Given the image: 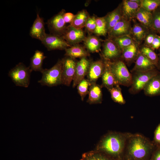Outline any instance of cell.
I'll return each mask as SVG.
<instances>
[{
    "instance_id": "6da1fadb",
    "label": "cell",
    "mask_w": 160,
    "mask_h": 160,
    "mask_svg": "<svg viewBox=\"0 0 160 160\" xmlns=\"http://www.w3.org/2000/svg\"><path fill=\"white\" fill-rule=\"evenodd\" d=\"M129 132L111 131L101 138L95 150L113 160H123Z\"/></svg>"
},
{
    "instance_id": "7a4b0ae2",
    "label": "cell",
    "mask_w": 160,
    "mask_h": 160,
    "mask_svg": "<svg viewBox=\"0 0 160 160\" xmlns=\"http://www.w3.org/2000/svg\"><path fill=\"white\" fill-rule=\"evenodd\" d=\"M156 148L152 141L143 135L131 133L127 141L123 160H150Z\"/></svg>"
},
{
    "instance_id": "3957f363",
    "label": "cell",
    "mask_w": 160,
    "mask_h": 160,
    "mask_svg": "<svg viewBox=\"0 0 160 160\" xmlns=\"http://www.w3.org/2000/svg\"><path fill=\"white\" fill-rule=\"evenodd\" d=\"M62 59H59L57 63L49 69H43L41 72V79L38 82L43 86L49 87L62 84Z\"/></svg>"
},
{
    "instance_id": "277c9868",
    "label": "cell",
    "mask_w": 160,
    "mask_h": 160,
    "mask_svg": "<svg viewBox=\"0 0 160 160\" xmlns=\"http://www.w3.org/2000/svg\"><path fill=\"white\" fill-rule=\"evenodd\" d=\"M106 60L117 84L128 87L130 86L132 75L123 61L119 60L113 61Z\"/></svg>"
},
{
    "instance_id": "5b68a950",
    "label": "cell",
    "mask_w": 160,
    "mask_h": 160,
    "mask_svg": "<svg viewBox=\"0 0 160 160\" xmlns=\"http://www.w3.org/2000/svg\"><path fill=\"white\" fill-rule=\"evenodd\" d=\"M32 71L29 67L19 63L9 71L8 76L16 86L27 88L30 84Z\"/></svg>"
},
{
    "instance_id": "8992f818",
    "label": "cell",
    "mask_w": 160,
    "mask_h": 160,
    "mask_svg": "<svg viewBox=\"0 0 160 160\" xmlns=\"http://www.w3.org/2000/svg\"><path fill=\"white\" fill-rule=\"evenodd\" d=\"M133 73L132 84L129 91L131 94H134L143 89L149 80L160 72L156 68L147 71Z\"/></svg>"
},
{
    "instance_id": "52a82bcc",
    "label": "cell",
    "mask_w": 160,
    "mask_h": 160,
    "mask_svg": "<svg viewBox=\"0 0 160 160\" xmlns=\"http://www.w3.org/2000/svg\"><path fill=\"white\" fill-rule=\"evenodd\" d=\"M62 59V84L69 86L74 78L77 62L75 59L67 56Z\"/></svg>"
},
{
    "instance_id": "ba28073f",
    "label": "cell",
    "mask_w": 160,
    "mask_h": 160,
    "mask_svg": "<svg viewBox=\"0 0 160 160\" xmlns=\"http://www.w3.org/2000/svg\"><path fill=\"white\" fill-rule=\"evenodd\" d=\"M41 41L48 51L65 50L71 46L63 36L51 33L47 34Z\"/></svg>"
},
{
    "instance_id": "9c48e42d",
    "label": "cell",
    "mask_w": 160,
    "mask_h": 160,
    "mask_svg": "<svg viewBox=\"0 0 160 160\" xmlns=\"http://www.w3.org/2000/svg\"><path fill=\"white\" fill-rule=\"evenodd\" d=\"M65 12L62 9L48 20L47 24L51 33L63 36L67 28L63 17Z\"/></svg>"
},
{
    "instance_id": "30bf717a",
    "label": "cell",
    "mask_w": 160,
    "mask_h": 160,
    "mask_svg": "<svg viewBox=\"0 0 160 160\" xmlns=\"http://www.w3.org/2000/svg\"><path fill=\"white\" fill-rule=\"evenodd\" d=\"M102 54L104 59L113 61L121 57V52L112 40L108 39L103 43Z\"/></svg>"
},
{
    "instance_id": "8fae6325",
    "label": "cell",
    "mask_w": 160,
    "mask_h": 160,
    "mask_svg": "<svg viewBox=\"0 0 160 160\" xmlns=\"http://www.w3.org/2000/svg\"><path fill=\"white\" fill-rule=\"evenodd\" d=\"M92 61L87 57L81 58L77 62L75 72L73 83V87H75L87 76Z\"/></svg>"
},
{
    "instance_id": "7c38bea8",
    "label": "cell",
    "mask_w": 160,
    "mask_h": 160,
    "mask_svg": "<svg viewBox=\"0 0 160 160\" xmlns=\"http://www.w3.org/2000/svg\"><path fill=\"white\" fill-rule=\"evenodd\" d=\"M130 21L122 17L121 20L108 33L109 39H112L117 37L132 34Z\"/></svg>"
},
{
    "instance_id": "4fadbf2b",
    "label": "cell",
    "mask_w": 160,
    "mask_h": 160,
    "mask_svg": "<svg viewBox=\"0 0 160 160\" xmlns=\"http://www.w3.org/2000/svg\"><path fill=\"white\" fill-rule=\"evenodd\" d=\"M63 36L71 46L84 41L86 38L82 29H77L70 25L67 27Z\"/></svg>"
},
{
    "instance_id": "5bb4252c",
    "label": "cell",
    "mask_w": 160,
    "mask_h": 160,
    "mask_svg": "<svg viewBox=\"0 0 160 160\" xmlns=\"http://www.w3.org/2000/svg\"><path fill=\"white\" fill-rule=\"evenodd\" d=\"M105 67V63L103 59L92 62L87 75V79L91 84L96 83L98 79L102 76Z\"/></svg>"
},
{
    "instance_id": "9a60e30c",
    "label": "cell",
    "mask_w": 160,
    "mask_h": 160,
    "mask_svg": "<svg viewBox=\"0 0 160 160\" xmlns=\"http://www.w3.org/2000/svg\"><path fill=\"white\" fill-rule=\"evenodd\" d=\"M119 6L122 17L130 21L135 18L137 12L141 7L140 3L132 0H123Z\"/></svg>"
},
{
    "instance_id": "2e32d148",
    "label": "cell",
    "mask_w": 160,
    "mask_h": 160,
    "mask_svg": "<svg viewBox=\"0 0 160 160\" xmlns=\"http://www.w3.org/2000/svg\"><path fill=\"white\" fill-rule=\"evenodd\" d=\"M44 23L42 17H40L37 13L36 17L31 27L30 31V35L33 38L41 41L45 37Z\"/></svg>"
},
{
    "instance_id": "e0dca14e",
    "label": "cell",
    "mask_w": 160,
    "mask_h": 160,
    "mask_svg": "<svg viewBox=\"0 0 160 160\" xmlns=\"http://www.w3.org/2000/svg\"><path fill=\"white\" fill-rule=\"evenodd\" d=\"M138 44L135 41L122 50L121 57L127 63L130 64L135 61L140 52Z\"/></svg>"
},
{
    "instance_id": "ac0fdd59",
    "label": "cell",
    "mask_w": 160,
    "mask_h": 160,
    "mask_svg": "<svg viewBox=\"0 0 160 160\" xmlns=\"http://www.w3.org/2000/svg\"><path fill=\"white\" fill-rule=\"evenodd\" d=\"M156 68V66L140 52L135 60V65L131 71L132 73L145 72Z\"/></svg>"
},
{
    "instance_id": "d6986e66",
    "label": "cell",
    "mask_w": 160,
    "mask_h": 160,
    "mask_svg": "<svg viewBox=\"0 0 160 160\" xmlns=\"http://www.w3.org/2000/svg\"><path fill=\"white\" fill-rule=\"evenodd\" d=\"M143 90L146 96L153 97L160 95V73L153 77Z\"/></svg>"
},
{
    "instance_id": "ffe728a7",
    "label": "cell",
    "mask_w": 160,
    "mask_h": 160,
    "mask_svg": "<svg viewBox=\"0 0 160 160\" xmlns=\"http://www.w3.org/2000/svg\"><path fill=\"white\" fill-rule=\"evenodd\" d=\"M104 60L105 63V67L101 76L102 84L101 86L102 87H103L106 88L109 91L114 86L118 84L107 61Z\"/></svg>"
},
{
    "instance_id": "44dd1931",
    "label": "cell",
    "mask_w": 160,
    "mask_h": 160,
    "mask_svg": "<svg viewBox=\"0 0 160 160\" xmlns=\"http://www.w3.org/2000/svg\"><path fill=\"white\" fill-rule=\"evenodd\" d=\"M102 87L96 83L91 84L89 90V96L87 102L90 104L102 103L103 94Z\"/></svg>"
},
{
    "instance_id": "7402d4cb",
    "label": "cell",
    "mask_w": 160,
    "mask_h": 160,
    "mask_svg": "<svg viewBox=\"0 0 160 160\" xmlns=\"http://www.w3.org/2000/svg\"><path fill=\"white\" fill-rule=\"evenodd\" d=\"M65 56L75 59L87 57L90 56L89 52L85 48L78 44L71 46L65 50Z\"/></svg>"
},
{
    "instance_id": "603a6c76",
    "label": "cell",
    "mask_w": 160,
    "mask_h": 160,
    "mask_svg": "<svg viewBox=\"0 0 160 160\" xmlns=\"http://www.w3.org/2000/svg\"><path fill=\"white\" fill-rule=\"evenodd\" d=\"M108 33L122 17L120 6L108 13L105 17Z\"/></svg>"
},
{
    "instance_id": "cb8c5ba5",
    "label": "cell",
    "mask_w": 160,
    "mask_h": 160,
    "mask_svg": "<svg viewBox=\"0 0 160 160\" xmlns=\"http://www.w3.org/2000/svg\"><path fill=\"white\" fill-rule=\"evenodd\" d=\"M46 57L42 52L36 50L30 59L29 67L32 71L41 72L43 69L42 67L43 61Z\"/></svg>"
},
{
    "instance_id": "d4e9b609",
    "label": "cell",
    "mask_w": 160,
    "mask_h": 160,
    "mask_svg": "<svg viewBox=\"0 0 160 160\" xmlns=\"http://www.w3.org/2000/svg\"><path fill=\"white\" fill-rule=\"evenodd\" d=\"M135 18L140 23L149 29H151L152 12L147 11L140 7L137 12Z\"/></svg>"
},
{
    "instance_id": "484cf974",
    "label": "cell",
    "mask_w": 160,
    "mask_h": 160,
    "mask_svg": "<svg viewBox=\"0 0 160 160\" xmlns=\"http://www.w3.org/2000/svg\"><path fill=\"white\" fill-rule=\"evenodd\" d=\"M89 16L87 10L83 9L80 11L75 15L73 20L69 25L77 29H82L85 26Z\"/></svg>"
},
{
    "instance_id": "4316f807",
    "label": "cell",
    "mask_w": 160,
    "mask_h": 160,
    "mask_svg": "<svg viewBox=\"0 0 160 160\" xmlns=\"http://www.w3.org/2000/svg\"><path fill=\"white\" fill-rule=\"evenodd\" d=\"M148 30L140 23H135L132 28V34L135 41L139 44L141 42L148 34Z\"/></svg>"
},
{
    "instance_id": "83f0119b",
    "label": "cell",
    "mask_w": 160,
    "mask_h": 160,
    "mask_svg": "<svg viewBox=\"0 0 160 160\" xmlns=\"http://www.w3.org/2000/svg\"><path fill=\"white\" fill-rule=\"evenodd\" d=\"M84 41L85 47L89 52H97L100 50L101 42L96 37L89 36L86 37Z\"/></svg>"
},
{
    "instance_id": "f1b7e54d",
    "label": "cell",
    "mask_w": 160,
    "mask_h": 160,
    "mask_svg": "<svg viewBox=\"0 0 160 160\" xmlns=\"http://www.w3.org/2000/svg\"><path fill=\"white\" fill-rule=\"evenodd\" d=\"M140 52L145 57L157 68L158 62V56L151 47L144 46L140 50Z\"/></svg>"
},
{
    "instance_id": "f546056e",
    "label": "cell",
    "mask_w": 160,
    "mask_h": 160,
    "mask_svg": "<svg viewBox=\"0 0 160 160\" xmlns=\"http://www.w3.org/2000/svg\"><path fill=\"white\" fill-rule=\"evenodd\" d=\"M80 160H113L95 150L83 153Z\"/></svg>"
},
{
    "instance_id": "4dcf8cb0",
    "label": "cell",
    "mask_w": 160,
    "mask_h": 160,
    "mask_svg": "<svg viewBox=\"0 0 160 160\" xmlns=\"http://www.w3.org/2000/svg\"><path fill=\"white\" fill-rule=\"evenodd\" d=\"M96 26L94 33L98 36H105L108 33L106 23L104 17H96Z\"/></svg>"
},
{
    "instance_id": "1f68e13d",
    "label": "cell",
    "mask_w": 160,
    "mask_h": 160,
    "mask_svg": "<svg viewBox=\"0 0 160 160\" xmlns=\"http://www.w3.org/2000/svg\"><path fill=\"white\" fill-rule=\"evenodd\" d=\"M116 44L121 52L135 41L130 35L121 36L111 39Z\"/></svg>"
},
{
    "instance_id": "d6a6232c",
    "label": "cell",
    "mask_w": 160,
    "mask_h": 160,
    "mask_svg": "<svg viewBox=\"0 0 160 160\" xmlns=\"http://www.w3.org/2000/svg\"><path fill=\"white\" fill-rule=\"evenodd\" d=\"M109 92L110 93L111 98L114 102L120 104H124L126 103L122 93L121 88L119 85L114 86Z\"/></svg>"
},
{
    "instance_id": "836d02e7",
    "label": "cell",
    "mask_w": 160,
    "mask_h": 160,
    "mask_svg": "<svg viewBox=\"0 0 160 160\" xmlns=\"http://www.w3.org/2000/svg\"><path fill=\"white\" fill-rule=\"evenodd\" d=\"M91 85L87 79H84L77 85L78 92L81 96V100L84 99L86 95L88 94L89 88Z\"/></svg>"
},
{
    "instance_id": "e575fe53",
    "label": "cell",
    "mask_w": 160,
    "mask_h": 160,
    "mask_svg": "<svg viewBox=\"0 0 160 160\" xmlns=\"http://www.w3.org/2000/svg\"><path fill=\"white\" fill-rule=\"evenodd\" d=\"M141 7L152 12L160 7V0H141Z\"/></svg>"
},
{
    "instance_id": "d590c367",
    "label": "cell",
    "mask_w": 160,
    "mask_h": 160,
    "mask_svg": "<svg viewBox=\"0 0 160 160\" xmlns=\"http://www.w3.org/2000/svg\"><path fill=\"white\" fill-rule=\"evenodd\" d=\"M152 12L151 29L158 32L160 30V7Z\"/></svg>"
},
{
    "instance_id": "8d00e7d4",
    "label": "cell",
    "mask_w": 160,
    "mask_h": 160,
    "mask_svg": "<svg viewBox=\"0 0 160 160\" xmlns=\"http://www.w3.org/2000/svg\"><path fill=\"white\" fill-rule=\"evenodd\" d=\"M96 17L95 16L89 17L85 27L89 32L94 33L96 26Z\"/></svg>"
},
{
    "instance_id": "74e56055",
    "label": "cell",
    "mask_w": 160,
    "mask_h": 160,
    "mask_svg": "<svg viewBox=\"0 0 160 160\" xmlns=\"http://www.w3.org/2000/svg\"><path fill=\"white\" fill-rule=\"evenodd\" d=\"M152 141L156 147H160V122L155 130Z\"/></svg>"
},
{
    "instance_id": "f35d334b",
    "label": "cell",
    "mask_w": 160,
    "mask_h": 160,
    "mask_svg": "<svg viewBox=\"0 0 160 160\" xmlns=\"http://www.w3.org/2000/svg\"><path fill=\"white\" fill-rule=\"evenodd\" d=\"M156 34L154 33L148 34L145 39V46L151 47L153 40Z\"/></svg>"
},
{
    "instance_id": "ab89813d",
    "label": "cell",
    "mask_w": 160,
    "mask_h": 160,
    "mask_svg": "<svg viewBox=\"0 0 160 160\" xmlns=\"http://www.w3.org/2000/svg\"><path fill=\"white\" fill-rule=\"evenodd\" d=\"M151 48L154 50L160 48V36L156 35L152 43Z\"/></svg>"
},
{
    "instance_id": "60d3db41",
    "label": "cell",
    "mask_w": 160,
    "mask_h": 160,
    "mask_svg": "<svg viewBox=\"0 0 160 160\" xmlns=\"http://www.w3.org/2000/svg\"><path fill=\"white\" fill-rule=\"evenodd\" d=\"M150 160H160V147H156L152 153Z\"/></svg>"
},
{
    "instance_id": "b9f144b4",
    "label": "cell",
    "mask_w": 160,
    "mask_h": 160,
    "mask_svg": "<svg viewBox=\"0 0 160 160\" xmlns=\"http://www.w3.org/2000/svg\"><path fill=\"white\" fill-rule=\"evenodd\" d=\"M75 15L73 14L71 12H65L64 14L63 17L64 20L66 23H70L73 20Z\"/></svg>"
},
{
    "instance_id": "7bdbcfd3",
    "label": "cell",
    "mask_w": 160,
    "mask_h": 160,
    "mask_svg": "<svg viewBox=\"0 0 160 160\" xmlns=\"http://www.w3.org/2000/svg\"><path fill=\"white\" fill-rule=\"evenodd\" d=\"M159 53L158 55V66L157 68L159 70H160V48H159Z\"/></svg>"
},
{
    "instance_id": "ee69618b",
    "label": "cell",
    "mask_w": 160,
    "mask_h": 160,
    "mask_svg": "<svg viewBox=\"0 0 160 160\" xmlns=\"http://www.w3.org/2000/svg\"><path fill=\"white\" fill-rule=\"evenodd\" d=\"M158 32L160 34V30H159V31H158Z\"/></svg>"
}]
</instances>
